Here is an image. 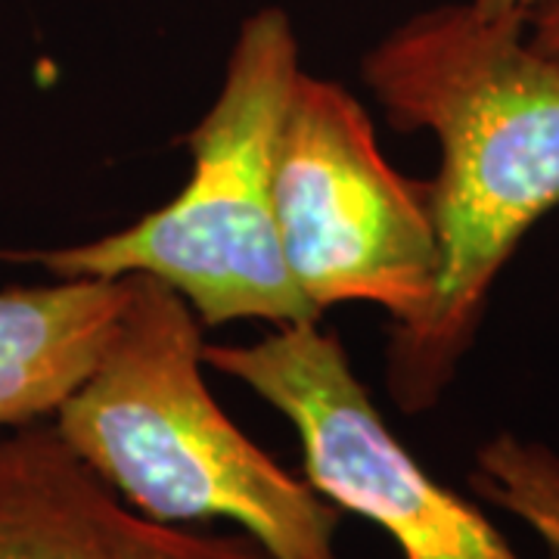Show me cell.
Masks as SVG:
<instances>
[{
    "label": "cell",
    "instance_id": "obj_1",
    "mask_svg": "<svg viewBox=\"0 0 559 559\" xmlns=\"http://www.w3.org/2000/svg\"><path fill=\"white\" fill-rule=\"evenodd\" d=\"M360 79L399 131L432 134L441 153L426 180L436 299L385 348L392 401L401 414H426L479 336L500 271L559 205V60L528 40V22L460 0L385 32L364 53Z\"/></svg>",
    "mask_w": 559,
    "mask_h": 559
},
{
    "label": "cell",
    "instance_id": "obj_2",
    "mask_svg": "<svg viewBox=\"0 0 559 559\" xmlns=\"http://www.w3.org/2000/svg\"><path fill=\"white\" fill-rule=\"evenodd\" d=\"M197 311L171 286L128 274L119 323L57 429L138 513L230 520L271 559H342V510L242 432L202 380Z\"/></svg>",
    "mask_w": 559,
    "mask_h": 559
},
{
    "label": "cell",
    "instance_id": "obj_3",
    "mask_svg": "<svg viewBox=\"0 0 559 559\" xmlns=\"http://www.w3.org/2000/svg\"><path fill=\"white\" fill-rule=\"evenodd\" d=\"M299 72L289 13L255 10L237 28L218 97L187 134L193 168L175 200L91 242L0 255L53 277H156L197 311L202 326L320 320L289 271L274 197L280 128Z\"/></svg>",
    "mask_w": 559,
    "mask_h": 559
},
{
    "label": "cell",
    "instance_id": "obj_4",
    "mask_svg": "<svg viewBox=\"0 0 559 559\" xmlns=\"http://www.w3.org/2000/svg\"><path fill=\"white\" fill-rule=\"evenodd\" d=\"M274 197L289 271L320 314L370 301L392 330L423 320L439 280L429 183L389 165L367 109L340 81L299 72L280 128Z\"/></svg>",
    "mask_w": 559,
    "mask_h": 559
},
{
    "label": "cell",
    "instance_id": "obj_5",
    "mask_svg": "<svg viewBox=\"0 0 559 559\" xmlns=\"http://www.w3.org/2000/svg\"><path fill=\"white\" fill-rule=\"evenodd\" d=\"M205 367L249 385L296 426L305 479L395 540L401 559H522L476 503L395 439L340 336L286 323L249 345H205Z\"/></svg>",
    "mask_w": 559,
    "mask_h": 559
},
{
    "label": "cell",
    "instance_id": "obj_6",
    "mask_svg": "<svg viewBox=\"0 0 559 559\" xmlns=\"http://www.w3.org/2000/svg\"><path fill=\"white\" fill-rule=\"evenodd\" d=\"M0 559H271L249 535L138 513L53 419L0 436Z\"/></svg>",
    "mask_w": 559,
    "mask_h": 559
},
{
    "label": "cell",
    "instance_id": "obj_7",
    "mask_svg": "<svg viewBox=\"0 0 559 559\" xmlns=\"http://www.w3.org/2000/svg\"><path fill=\"white\" fill-rule=\"evenodd\" d=\"M128 277H57L0 293V432L57 417L97 367Z\"/></svg>",
    "mask_w": 559,
    "mask_h": 559
},
{
    "label": "cell",
    "instance_id": "obj_8",
    "mask_svg": "<svg viewBox=\"0 0 559 559\" xmlns=\"http://www.w3.org/2000/svg\"><path fill=\"white\" fill-rule=\"evenodd\" d=\"M473 485L516 513L559 557V454L538 441L498 436L476 454Z\"/></svg>",
    "mask_w": 559,
    "mask_h": 559
},
{
    "label": "cell",
    "instance_id": "obj_9",
    "mask_svg": "<svg viewBox=\"0 0 559 559\" xmlns=\"http://www.w3.org/2000/svg\"><path fill=\"white\" fill-rule=\"evenodd\" d=\"M528 40L538 47L540 53L559 60V0H547L528 20Z\"/></svg>",
    "mask_w": 559,
    "mask_h": 559
},
{
    "label": "cell",
    "instance_id": "obj_10",
    "mask_svg": "<svg viewBox=\"0 0 559 559\" xmlns=\"http://www.w3.org/2000/svg\"><path fill=\"white\" fill-rule=\"evenodd\" d=\"M488 16H510V20L528 22L547 0H473Z\"/></svg>",
    "mask_w": 559,
    "mask_h": 559
}]
</instances>
